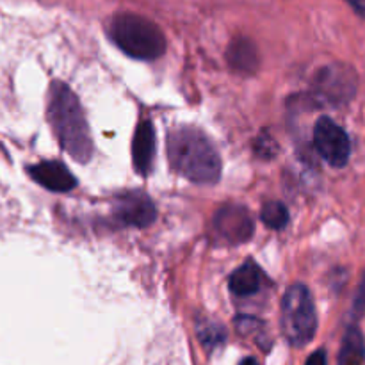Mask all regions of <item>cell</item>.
<instances>
[{
  "label": "cell",
  "mask_w": 365,
  "mask_h": 365,
  "mask_svg": "<svg viewBox=\"0 0 365 365\" xmlns=\"http://www.w3.org/2000/svg\"><path fill=\"white\" fill-rule=\"evenodd\" d=\"M314 148L334 168H344L351 155V143L346 130L327 116L319 118L314 127Z\"/></svg>",
  "instance_id": "6"
},
{
  "label": "cell",
  "mask_w": 365,
  "mask_h": 365,
  "mask_svg": "<svg viewBox=\"0 0 365 365\" xmlns=\"http://www.w3.org/2000/svg\"><path fill=\"white\" fill-rule=\"evenodd\" d=\"M305 365H327V353L323 349H317L309 360H307Z\"/></svg>",
  "instance_id": "18"
},
{
  "label": "cell",
  "mask_w": 365,
  "mask_h": 365,
  "mask_svg": "<svg viewBox=\"0 0 365 365\" xmlns=\"http://www.w3.org/2000/svg\"><path fill=\"white\" fill-rule=\"evenodd\" d=\"M198 335L205 348H216L225 341V331L217 324H202L198 328Z\"/></svg>",
  "instance_id": "15"
},
{
  "label": "cell",
  "mask_w": 365,
  "mask_h": 365,
  "mask_svg": "<svg viewBox=\"0 0 365 365\" xmlns=\"http://www.w3.org/2000/svg\"><path fill=\"white\" fill-rule=\"evenodd\" d=\"M280 324L289 344L303 348L314 339L317 330V314L312 294L302 284L287 289L280 307Z\"/></svg>",
  "instance_id": "4"
},
{
  "label": "cell",
  "mask_w": 365,
  "mask_h": 365,
  "mask_svg": "<svg viewBox=\"0 0 365 365\" xmlns=\"http://www.w3.org/2000/svg\"><path fill=\"white\" fill-rule=\"evenodd\" d=\"M110 41L127 56L141 61H152L166 52V38L159 25L139 14H116L107 24Z\"/></svg>",
  "instance_id": "3"
},
{
  "label": "cell",
  "mask_w": 365,
  "mask_h": 365,
  "mask_svg": "<svg viewBox=\"0 0 365 365\" xmlns=\"http://www.w3.org/2000/svg\"><path fill=\"white\" fill-rule=\"evenodd\" d=\"M48 120L61 148L71 159L84 164L93 155V141L88 121L77 95L63 82H53L48 98Z\"/></svg>",
  "instance_id": "2"
},
{
  "label": "cell",
  "mask_w": 365,
  "mask_h": 365,
  "mask_svg": "<svg viewBox=\"0 0 365 365\" xmlns=\"http://www.w3.org/2000/svg\"><path fill=\"white\" fill-rule=\"evenodd\" d=\"M239 365H259V362H257L255 359H252V356H248V359L242 360V362L239 364Z\"/></svg>",
  "instance_id": "20"
},
{
  "label": "cell",
  "mask_w": 365,
  "mask_h": 365,
  "mask_svg": "<svg viewBox=\"0 0 365 365\" xmlns=\"http://www.w3.org/2000/svg\"><path fill=\"white\" fill-rule=\"evenodd\" d=\"M29 175L39 185L53 192H66L73 189L75 184H77L70 170L63 163H57V160H45V163L31 166L29 168Z\"/></svg>",
  "instance_id": "9"
},
{
  "label": "cell",
  "mask_w": 365,
  "mask_h": 365,
  "mask_svg": "<svg viewBox=\"0 0 365 365\" xmlns=\"http://www.w3.org/2000/svg\"><path fill=\"white\" fill-rule=\"evenodd\" d=\"M114 216L121 225L128 227H148L157 217L155 205L145 195H127L114 205Z\"/></svg>",
  "instance_id": "8"
},
{
  "label": "cell",
  "mask_w": 365,
  "mask_h": 365,
  "mask_svg": "<svg viewBox=\"0 0 365 365\" xmlns=\"http://www.w3.org/2000/svg\"><path fill=\"white\" fill-rule=\"evenodd\" d=\"M364 309H365V273H364V278L362 282H360L359 285V291H356L355 294V302H353V317H360L364 314Z\"/></svg>",
  "instance_id": "16"
},
{
  "label": "cell",
  "mask_w": 365,
  "mask_h": 365,
  "mask_svg": "<svg viewBox=\"0 0 365 365\" xmlns=\"http://www.w3.org/2000/svg\"><path fill=\"white\" fill-rule=\"evenodd\" d=\"M168 160L178 175L195 184H216L221 177L220 153L195 127H178L168 134Z\"/></svg>",
  "instance_id": "1"
},
{
  "label": "cell",
  "mask_w": 365,
  "mask_h": 365,
  "mask_svg": "<svg viewBox=\"0 0 365 365\" xmlns=\"http://www.w3.org/2000/svg\"><path fill=\"white\" fill-rule=\"evenodd\" d=\"M260 220L266 227L273 228V230H282L285 228V225L289 223V212L287 207L280 202H267L262 207V212H260Z\"/></svg>",
  "instance_id": "14"
},
{
  "label": "cell",
  "mask_w": 365,
  "mask_h": 365,
  "mask_svg": "<svg viewBox=\"0 0 365 365\" xmlns=\"http://www.w3.org/2000/svg\"><path fill=\"white\" fill-rule=\"evenodd\" d=\"M359 77L346 64H330L321 68L314 78L312 95L321 106H342L355 96Z\"/></svg>",
  "instance_id": "5"
},
{
  "label": "cell",
  "mask_w": 365,
  "mask_h": 365,
  "mask_svg": "<svg viewBox=\"0 0 365 365\" xmlns=\"http://www.w3.org/2000/svg\"><path fill=\"white\" fill-rule=\"evenodd\" d=\"M228 63L239 73H253L257 70V66H259V57H257L255 45L246 38L234 39L230 48H228Z\"/></svg>",
  "instance_id": "12"
},
{
  "label": "cell",
  "mask_w": 365,
  "mask_h": 365,
  "mask_svg": "<svg viewBox=\"0 0 365 365\" xmlns=\"http://www.w3.org/2000/svg\"><path fill=\"white\" fill-rule=\"evenodd\" d=\"M153 155H155V132L150 120H141L135 128L132 141V160L138 175H148L152 170Z\"/></svg>",
  "instance_id": "10"
},
{
  "label": "cell",
  "mask_w": 365,
  "mask_h": 365,
  "mask_svg": "<svg viewBox=\"0 0 365 365\" xmlns=\"http://www.w3.org/2000/svg\"><path fill=\"white\" fill-rule=\"evenodd\" d=\"M271 146H274L273 139L271 138H259L257 139V153L260 152V155H266V157H271L273 155V152H271Z\"/></svg>",
  "instance_id": "17"
},
{
  "label": "cell",
  "mask_w": 365,
  "mask_h": 365,
  "mask_svg": "<svg viewBox=\"0 0 365 365\" xmlns=\"http://www.w3.org/2000/svg\"><path fill=\"white\" fill-rule=\"evenodd\" d=\"M346 2H348L360 16L365 18V0H346Z\"/></svg>",
  "instance_id": "19"
},
{
  "label": "cell",
  "mask_w": 365,
  "mask_h": 365,
  "mask_svg": "<svg viewBox=\"0 0 365 365\" xmlns=\"http://www.w3.org/2000/svg\"><path fill=\"white\" fill-rule=\"evenodd\" d=\"M212 230L220 241L227 245H239L253 235V221L245 207L227 205L221 207L214 216Z\"/></svg>",
  "instance_id": "7"
},
{
  "label": "cell",
  "mask_w": 365,
  "mask_h": 365,
  "mask_svg": "<svg viewBox=\"0 0 365 365\" xmlns=\"http://www.w3.org/2000/svg\"><path fill=\"white\" fill-rule=\"evenodd\" d=\"M264 282H266V277H264L262 269L255 262L248 260L232 273L228 287L235 296L246 298V296L257 294L262 289Z\"/></svg>",
  "instance_id": "11"
},
{
  "label": "cell",
  "mask_w": 365,
  "mask_h": 365,
  "mask_svg": "<svg viewBox=\"0 0 365 365\" xmlns=\"http://www.w3.org/2000/svg\"><path fill=\"white\" fill-rule=\"evenodd\" d=\"M365 362V341L364 335L355 324L346 330L342 337L341 351H339V365H364Z\"/></svg>",
  "instance_id": "13"
}]
</instances>
